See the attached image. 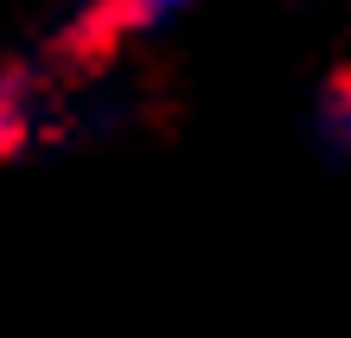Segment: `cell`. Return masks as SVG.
Masks as SVG:
<instances>
[{"mask_svg": "<svg viewBox=\"0 0 351 338\" xmlns=\"http://www.w3.org/2000/svg\"><path fill=\"white\" fill-rule=\"evenodd\" d=\"M26 128H32V96H26V83H19V77H0V160L26 141Z\"/></svg>", "mask_w": 351, "mask_h": 338, "instance_id": "obj_1", "label": "cell"}, {"mask_svg": "<svg viewBox=\"0 0 351 338\" xmlns=\"http://www.w3.org/2000/svg\"><path fill=\"white\" fill-rule=\"evenodd\" d=\"M192 7H211V0H121V13H128V26H167V19L192 13Z\"/></svg>", "mask_w": 351, "mask_h": 338, "instance_id": "obj_2", "label": "cell"}, {"mask_svg": "<svg viewBox=\"0 0 351 338\" xmlns=\"http://www.w3.org/2000/svg\"><path fill=\"white\" fill-rule=\"evenodd\" d=\"M319 121H326V141L351 154V83H339V90L326 96V115H319Z\"/></svg>", "mask_w": 351, "mask_h": 338, "instance_id": "obj_3", "label": "cell"}]
</instances>
